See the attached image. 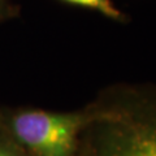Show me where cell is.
<instances>
[{
	"label": "cell",
	"mask_w": 156,
	"mask_h": 156,
	"mask_svg": "<svg viewBox=\"0 0 156 156\" xmlns=\"http://www.w3.org/2000/svg\"><path fill=\"white\" fill-rule=\"evenodd\" d=\"M89 108L74 156H156V87H117Z\"/></svg>",
	"instance_id": "obj_1"
},
{
	"label": "cell",
	"mask_w": 156,
	"mask_h": 156,
	"mask_svg": "<svg viewBox=\"0 0 156 156\" xmlns=\"http://www.w3.org/2000/svg\"><path fill=\"white\" fill-rule=\"evenodd\" d=\"M64 2L94 9V11L100 12L101 14H104V16L109 17L112 20H116V21H121L122 20V13L112 3V0H64Z\"/></svg>",
	"instance_id": "obj_3"
},
{
	"label": "cell",
	"mask_w": 156,
	"mask_h": 156,
	"mask_svg": "<svg viewBox=\"0 0 156 156\" xmlns=\"http://www.w3.org/2000/svg\"><path fill=\"white\" fill-rule=\"evenodd\" d=\"M0 156H23V155L7 144L0 143Z\"/></svg>",
	"instance_id": "obj_4"
},
{
	"label": "cell",
	"mask_w": 156,
	"mask_h": 156,
	"mask_svg": "<svg viewBox=\"0 0 156 156\" xmlns=\"http://www.w3.org/2000/svg\"><path fill=\"white\" fill-rule=\"evenodd\" d=\"M89 108L80 112L25 109L11 120V130L29 156H74Z\"/></svg>",
	"instance_id": "obj_2"
}]
</instances>
